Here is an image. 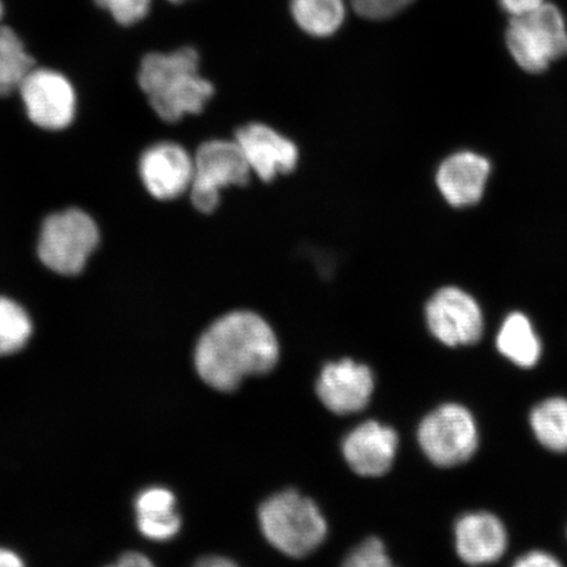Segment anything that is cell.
Returning <instances> with one entry per match:
<instances>
[{
  "label": "cell",
  "mask_w": 567,
  "mask_h": 567,
  "mask_svg": "<svg viewBox=\"0 0 567 567\" xmlns=\"http://www.w3.org/2000/svg\"><path fill=\"white\" fill-rule=\"evenodd\" d=\"M279 342L271 326L252 311H233L204 332L195 351V365L207 384L233 392L248 375L272 371Z\"/></svg>",
  "instance_id": "1"
},
{
  "label": "cell",
  "mask_w": 567,
  "mask_h": 567,
  "mask_svg": "<svg viewBox=\"0 0 567 567\" xmlns=\"http://www.w3.org/2000/svg\"><path fill=\"white\" fill-rule=\"evenodd\" d=\"M198 54L193 48L173 53H151L142 60L138 83L152 109L166 123L198 115L215 89L198 73Z\"/></svg>",
  "instance_id": "2"
},
{
  "label": "cell",
  "mask_w": 567,
  "mask_h": 567,
  "mask_svg": "<svg viewBox=\"0 0 567 567\" xmlns=\"http://www.w3.org/2000/svg\"><path fill=\"white\" fill-rule=\"evenodd\" d=\"M261 530L276 549L293 558L313 553L328 534L316 503L295 491L272 495L259 509Z\"/></svg>",
  "instance_id": "3"
},
{
  "label": "cell",
  "mask_w": 567,
  "mask_h": 567,
  "mask_svg": "<svg viewBox=\"0 0 567 567\" xmlns=\"http://www.w3.org/2000/svg\"><path fill=\"white\" fill-rule=\"evenodd\" d=\"M101 243V230L89 213L70 208L53 213L41 226L38 254L52 271L74 276L81 274Z\"/></svg>",
  "instance_id": "4"
},
{
  "label": "cell",
  "mask_w": 567,
  "mask_h": 567,
  "mask_svg": "<svg viewBox=\"0 0 567 567\" xmlns=\"http://www.w3.org/2000/svg\"><path fill=\"white\" fill-rule=\"evenodd\" d=\"M507 48L524 71L543 73L567 55V27L556 6L545 3L527 16L513 18L506 33Z\"/></svg>",
  "instance_id": "5"
},
{
  "label": "cell",
  "mask_w": 567,
  "mask_h": 567,
  "mask_svg": "<svg viewBox=\"0 0 567 567\" xmlns=\"http://www.w3.org/2000/svg\"><path fill=\"white\" fill-rule=\"evenodd\" d=\"M417 441L431 463L457 466L471 460L478 449L477 423L463 405L445 403L424 417Z\"/></svg>",
  "instance_id": "6"
},
{
  "label": "cell",
  "mask_w": 567,
  "mask_h": 567,
  "mask_svg": "<svg viewBox=\"0 0 567 567\" xmlns=\"http://www.w3.org/2000/svg\"><path fill=\"white\" fill-rule=\"evenodd\" d=\"M194 161V181L189 190L198 212H215L224 188L245 186L250 181L251 168L237 141L205 142L197 148Z\"/></svg>",
  "instance_id": "7"
},
{
  "label": "cell",
  "mask_w": 567,
  "mask_h": 567,
  "mask_svg": "<svg viewBox=\"0 0 567 567\" xmlns=\"http://www.w3.org/2000/svg\"><path fill=\"white\" fill-rule=\"evenodd\" d=\"M28 118L44 131H63L76 115L73 83L59 71L33 68L19 87Z\"/></svg>",
  "instance_id": "8"
},
{
  "label": "cell",
  "mask_w": 567,
  "mask_h": 567,
  "mask_svg": "<svg viewBox=\"0 0 567 567\" xmlns=\"http://www.w3.org/2000/svg\"><path fill=\"white\" fill-rule=\"evenodd\" d=\"M425 321L432 336L449 347L472 346L484 334V313L465 290L445 287L425 307Z\"/></svg>",
  "instance_id": "9"
},
{
  "label": "cell",
  "mask_w": 567,
  "mask_h": 567,
  "mask_svg": "<svg viewBox=\"0 0 567 567\" xmlns=\"http://www.w3.org/2000/svg\"><path fill=\"white\" fill-rule=\"evenodd\" d=\"M195 161L184 146L157 142L141 155L138 173L148 194L161 202L175 200L193 186Z\"/></svg>",
  "instance_id": "10"
},
{
  "label": "cell",
  "mask_w": 567,
  "mask_h": 567,
  "mask_svg": "<svg viewBox=\"0 0 567 567\" xmlns=\"http://www.w3.org/2000/svg\"><path fill=\"white\" fill-rule=\"evenodd\" d=\"M374 389L370 367L343 359L326 365L317 381V394L332 413H359L371 401Z\"/></svg>",
  "instance_id": "11"
},
{
  "label": "cell",
  "mask_w": 567,
  "mask_h": 567,
  "mask_svg": "<svg viewBox=\"0 0 567 567\" xmlns=\"http://www.w3.org/2000/svg\"><path fill=\"white\" fill-rule=\"evenodd\" d=\"M251 172L261 181L293 172L299 162V148L293 141L265 124L252 123L240 127L236 136Z\"/></svg>",
  "instance_id": "12"
},
{
  "label": "cell",
  "mask_w": 567,
  "mask_h": 567,
  "mask_svg": "<svg viewBox=\"0 0 567 567\" xmlns=\"http://www.w3.org/2000/svg\"><path fill=\"white\" fill-rule=\"evenodd\" d=\"M342 450L354 473L363 477L384 476L394 463L399 435L388 425L365 422L347 435Z\"/></svg>",
  "instance_id": "13"
},
{
  "label": "cell",
  "mask_w": 567,
  "mask_h": 567,
  "mask_svg": "<svg viewBox=\"0 0 567 567\" xmlns=\"http://www.w3.org/2000/svg\"><path fill=\"white\" fill-rule=\"evenodd\" d=\"M492 163L484 155L458 152L446 158L436 173L439 190L455 208L476 205L484 197Z\"/></svg>",
  "instance_id": "14"
},
{
  "label": "cell",
  "mask_w": 567,
  "mask_h": 567,
  "mask_svg": "<svg viewBox=\"0 0 567 567\" xmlns=\"http://www.w3.org/2000/svg\"><path fill=\"white\" fill-rule=\"evenodd\" d=\"M457 555L465 564L487 565L498 561L507 550L505 524L491 513L461 516L455 527Z\"/></svg>",
  "instance_id": "15"
},
{
  "label": "cell",
  "mask_w": 567,
  "mask_h": 567,
  "mask_svg": "<svg viewBox=\"0 0 567 567\" xmlns=\"http://www.w3.org/2000/svg\"><path fill=\"white\" fill-rule=\"evenodd\" d=\"M496 349L503 358L524 370L536 367L543 353L542 340L534 324L520 311H514L502 322L496 336Z\"/></svg>",
  "instance_id": "16"
},
{
  "label": "cell",
  "mask_w": 567,
  "mask_h": 567,
  "mask_svg": "<svg viewBox=\"0 0 567 567\" xmlns=\"http://www.w3.org/2000/svg\"><path fill=\"white\" fill-rule=\"evenodd\" d=\"M175 496L166 488L154 487L142 493L136 502L138 528L153 540H168L181 529V517L174 512Z\"/></svg>",
  "instance_id": "17"
},
{
  "label": "cell",
  "mask_w": 567,
  "mask_h": 567,
  "mask_svg": "<svg viewBox=\"0 0 567 567\" xmlns=\"http://www.w3.org/2000/svg\"><path fill=\"white\" fill-rule=\"evenodd\" d=\"M296 24L313 38L336 34L346 20L344 0H290Z\"/></svg>",
  "instance_id": "18"
},
{
  "label": "cell",
  "mask_w": 567,
  "mask_h": 567,
  "mask_svg": "<svg viewBox=\"0 0 567 567\" xmlns=\"http://www.w3.org/2000/svg\"><path fill=\"white\" fill-rule=\"evenodd\" d=\"M529 425L545 450L567 453V399L551 396L532 409Z\"/></svg>",
  "instance_id": "19"
},
{
  "label": "cell",
  "mask_w": 567,
  "mask_h": 567,
  "mask_svg": "<svg viewBox=\"0 0 567 567\" xmlns=\"http://www.w3.org/2000/svg\"><path fill=\"white\" fill-rule=\"evenodd\" d=\"M33 68L32 56L19 35L11 28L0 27V96L19 91Z\"/></svg>",
  "instance_id": "20"
},
{
  "label": "cell",
  "mask_w": 567,
  "mask_h": 567,
  "mask_svg": "<svg viewBox=\"0 0 567 567\" xmlns=\"http://www.w3.org/2000/svg\"><path fill=\"white\" fill-rule=\"evenodd\" d=\"M32 334V322L21 305L0 296V357L23 349Z\"/></svg>",
  "instance_id": "21"
},
{
  "label": "cell",
  "mask_w": 567,
  "mask_h": 567,
  "mask_svg": "<svg viewBox=\"0 0 567 567\" xmlns=\"http://www.w3.org/2000/svg\"><path fill=\"white\" fill-rule=\"evenodd\" d=\"M122 25H133L147 17L152 0H95Z\"/></svg>",
  "instance_id": "22"
},
{
  "label": "cell",
  "mask_w": 567,
  "mask_h": 567,
  "mask_svg": "<svg viewBox=\"0 0 567 567\" xmlns=\"http://www.w3.org/2000/svg\"><path fill=\"white\" fill-rule=\"evenodd\" d=\"M344 566L349 567H386L392 566L386 555L385 545L380 538H367L346 558Z\"/></svg>",
  "instance_id": "23"
},
{
  "label": "cell",
  "mask_w": 567,
  "mask_h": 567,
  "mask_svg": "<svg viewBox=\"0 0 567 567\" xmlns=\"http://www.w3.org/2000/svg\"><path fill=\"white\" fill-rule=\"evenodd\" d=\"M514 565L517 567H556L561 566V563L547 551L534 550L516 559Z\"/></svg>",
  "instance_id": "24"
},
{
  "label": "cell",
  "mask_w": 567,
  "mask_h": 567,
  "mask_svg": "<svg viewBox=\"0 0 567 567\" xmlns=\"http://www.w3.org/2000/svg\"><path fill=\"white\" fill-rule=\"evenodd\" d=\"M499 3L509 16L517 18L540 9L545 0H499Z\"/></svg>",
  "instance_id": "25"
},
{
  "label": "cell",
  "mask_w": 567,
  "mask_h": 567,
  "mask_svg": "<svg viewBox=\"0 0 567 567\" xmlns=\"http://www.w3.org/2000/svg\"><path fill=\"white\" fill-rule=\"evenodd\" d=\"M116 565L123 567H151L153 564L151 559L140 555V553H126Z\"/></svg>",
  "instance_id": "26"
},
{
  "label": "cell",
  "mask_w": 567,
  "mask_h": 567,
  "mask_svg": "<svg viewBox=\"0 0 567 567\" xmlns=\"http://www.w3.org/2000/svg\"><path fill=\"white\" fill-rule=\"evenodd\" d=\"M23 566L21 559L11 550L0 549V567H19Z\"/></svg>",
  "instance_id": "27"
},
{
  "label": "cell",
  "mask_w": 567,
  "mask_h": 567,
  "mask_svg": "<svg viewBox=\"0 0 567 567\" xmlns=\"http://www.w3.org/2000/svg\"><path fill=\"white\" fill-rule=\"evenodd\" d=\"M413 2L414 0H382V3H384L385 9L389 12V16L392 18L403 9H406V7Z\"/></svg>",
  "instance_id": "28"
},
{
  "label": "cell",
  "mask_w": 567,
  "mask_h": 567,
  "mask_svg": "<svg viewBox=\"0 0 567 567\" xmlns=\"http://www.w3.org/2000/svg\"><path fill=\"white\" fill-rule=\"evenodd\" d=\"M197 565L203 567H228L234 566L236 564H234L233 561H230V559L225 557L212 556L200 559V561H198Z\"/></svg>",
  "instance_id": "29"
},
{
  "label": "cell",
  "mask_w": 567,
  "mask_h": 567,
  "mask_svg": "<svg viewBox=\"0 0 567 567\" xmlns=\"http://www.w3.org/2000/svg\"><path fill=\"white\" fill-rule=\"evenodd\" d=\"M3 17V6L2 2H0V20H2Z\"/></svg>",
  "instance_id": "30"
},
{
  "label": "cell",
  "mask_w": 567,
  "mask_h": 567,
  "mask_svg": "<svg viewBox=\"0 0 567 567\" xmlns=\"http://www.w3.org/2000/svg\"><path fill=\"white\" fill-rule=\"evenodd\" d=\"M169 2H173V3H182V2H184V0H169Z\"/></svg>",
  "instance_id": "31"
}]
</instances>
